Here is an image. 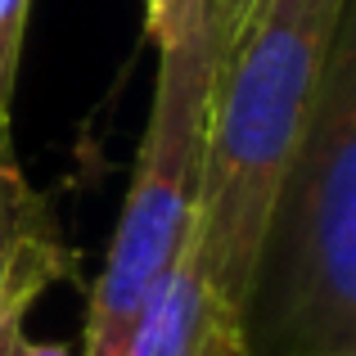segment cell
<instances>
[{"mask_svg": "<svg viewBox=\"0 0 356 356\" xmlns=\"http://www.w3.org/2000/svg\"><path fill=\"white\" fill-rule=\"evenodd\" d=\"M348 18V0H257L217 50L194 257L239 316L252 298L270 203L312 122L325 63Z\"/></svg>", "mask_w": 356, "mask_h": 356, "instance_id": "6da1fadb", "label": "cell"}, {"mask_svg": "<svg viewBox=\"0 0 356 356\" xmlns=\"http://www.w3.org/2000/svg\"><path fill=\"white\" fill-rule=\"evenodd\" d=\"M252 356L356 348V32L325 63V86L270 203L243 312Z\"/></svg>", "mask_w": 356, "mask_h": 356, "instance_id": "7a4b0ae2", "label": "cell"}, {"mask_svg": "<svg viewBox=\"0 0 356 356\" xmlns=\"http://www.w3.org/2000/svg\"><path fill=\"white\" fill-rule=\"evenodd\" d=\"M212 72H217L212 27L158 50L154 104L136 149L113 243L104 252V270L90 284L77 356H122L145 307L190 252L194 226H199Z\"/></svg>", "mask_w": 356, "mask_h": 356, "instance_id": "3957f363", "label": "cell"}, {"mask_svg": "<svg viewBox=\"0 0 356 356\" xmlns=\"http://www.w3.org/2000/svg\"><path fill=\"white\" fill-rule=\"evenodd\" d=\"M72 270L77 252L68 248L45 194L32 190L14 154L9 118H0V343L23 330L45 289L72 280Z\"/></svg>", "mask_w": 356, "mask_h": 356, "instance_id": "277c9868", "label": "cell"}, {"mask_svg": "<svg viewBox=\"0 0 356 356\" xmlns=\"http://www.w3.org/2000/svg\"><path fill=\"white\" fill-rule=\"evenodd\" d=\"M122 356H252L243 316L208 284L194 243L145 307Z\"/></svg>", "mask_w": 356, "mask_h": 356, "instance_id": "5b68a950", "label": "cell"}, {"mask_svg": "<svg viewBox=\"0 0 356 356\" xmlns=\"http://www.w3.org/2000/svg\"><path fill=\"white\" fill-rule=\"evenodd\" d=\"M208 27H212L208 0H145V32L154 41V50L181 45L190 36L208 32Z\"/></svg>", "mask_w": 356, "mask_h": 356, "instance_id": "8992f818", "label": "cell"}, {"mask_svg": "<svg viewBox=\"0 0 356 356\" xmlns=\"http://www.w3.org/2000/svg\"><path fill=\"white\" fill-rule=\"evenodd\" d=\"M27 14H32V0H0V118H9V104H14Z\"/></svg>", "mask_w": 356, "mask_h": 356, "instance_id": "52a82bcc", "label": "cell"}, {"mask_svg": "<svg viewBox=\"0 0 356 356\" xmlns=\"http://www.w3.org/2000/svg\"><path fill=\"white\" fill-rule=\"evenodd\" d=\"M257 0H208V14H212V36H217V50L239 32V23L248 18V9Z\"/></svg>", "mask_w": 356, "mask_h": 356, "instance_id": "ba28073f", "label": "cell"}, {"mask_svg": "<svg viewBox=\"0 0 356 356\" xmlns=\"http://www.w3.org/2000/svg\"><path fill=\"white\" fill-rule=\"evenodd\" d=\"M0 356H77V352H72L68 343L32 339V334H27V325H23V330H14L5 343H0Z\"/></svg>", "mask_w": 356, "mask_h": 356, "instance_id": "9c48e42d", "label": "cell"}, {"mask_svg": "<svg viewBox=\"0 0 356 356\" xmlns=\"http://www.w3.org/2000/svg\"><path fill=\"white\" fill-rule=\"evenodd\" d=\"M321 356H356V348H348V352H321Z\"/></svg>", "mask_w": 356, "mask_h": 356, "instance_id": "30bf717a", "label": "cell"}]
</instances>
